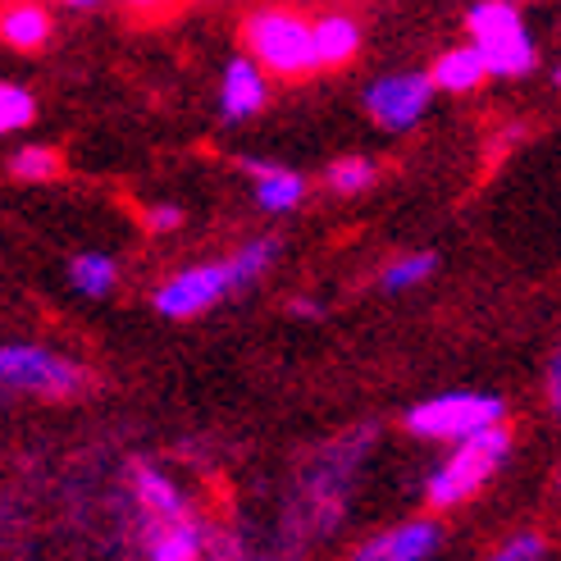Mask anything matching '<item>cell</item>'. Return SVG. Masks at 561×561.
<instances>
[{"label": "cell", "instance_id": "4", "mask_svg": "<svg viewBox=\"0 0 561 561\" xmlns=\"http://www.w3.org/2000/svg\"><path fill=\"white\" fill-rule=\"evenodd\" d=\"M466 27H470V46H480L493 78H520L535 69V42H529L520 10L512 0H480V5H470Z\"/></svg>", "mask_w": 561, "mask_h": 561}, {"label": "cell", "instance_id": "7", "mask_svg": "<svg viewBox=\"0 0 561 561\" xmlns=\"http://www.w3.org/2000/svg\"><path fill=\"white\" fill-rule=\"evenodd\" d=\"M434 101V78L430 73H388L366 88V110L370 119L388 133H407L425 119Z\"/></svg>", "mask_w": 561, "mask_h": 561}, {"label": "cell", "instance_id": "9", "mask_svg": "<svg viewBox=\"0 0 561 561\" xmlns=\"http://www.w3.org/2000/svg\"><path fill=\"white\" fill-rule=\"evenodd\" d=\"M270 101V73L251 60V55H233L224 65V82H219V115L224 124H247L256 119Z\"/></svg>", "mask_w": 561, "mask_h": 561}, {"label": "cell", "instance_id": "21", "mask_svg": "<svg viewBox=\"0 0 561 561\" xmlns=\"http://www.w3.org/2000/svg\"><path fill=\"white\" fill-rule=\"evenodd\" d=\"M539 557H543V539L539 535H516V539L502 543L489 561H539Z\"/></svg>", "mask_w": 561, "mask_h": 561}, {"label": "cell", "instance_id": "31", "mask_svg": "<svg viewBox=\"0 0 561 561\" xmlns=\"http://www.w3.org/2000/svg\"><path fill=\"white\" fill-rule=\"evenodd\" d=\"M512 5H520V0H512Z\"/></svg>", "mask_w": 561, "mask_h": 561}, {"label": "cell", "instance_id": "22", "mask_svg": "<svg viewBox=\"0 0 561 561\" xmlns=\"http://www.w3.org/2000/svg\"><path fill=\"white\" fill-rule=\"evenodd\" d=\"M179 224H183V210L179 206H151L147 210V229L151 233H174Z\"/></svg>", "mask_w": 561, "mask_h": 561}, {"label": "cell", "instance_id": "14", "mask_svg": "<svg viewBox=\"0 0 561 561\" xmlns=\"http://www.w3.org/2000/svg\"><path fill=\"white\" fill-rule=\"evenodd\" d=\"M316 50H320V65L324 69H339L347 60H356V50H360V23L343 10H333V14H320L316 19Z\"/></svg>", "mask_w": 561, "mask_h": 561}, {"label": "cell", "instance_id": "15", "mask_svg": "<svg viewBox=\"0 0 561 561\" xmlns=\"http://www.w3.org/2000/svg\"><path fill=\"white\" fill-rule=\"evenodd\" d=\"M69 288L78 297H110L119 288V265L115 256H105V251H78L69 261Z\"/></svg>", "mask_w": 561, "mask_h": 561}, {"label": "cell", "instance_id": "25", "mask_svg": "<svg viewBox=\"0 0 561 561\" xmlns=\"http://www.w3.org/2000/svg\"><path fill=\"white\" fill-rule=\"evenodd\" d=\"M293 316H311V320H316V316H320V306H316L311 297H297V301H293Z\"/></svg>", "mask_w": 561, "mask_h": 561}, {"label": "cell", "instance_id": "28", "mask_svg": "<svg viewBox=\"0 0 561 561\" xmlns=\"http://www.w3.org/2000/svg\"><path fill=\"white\" fill-rule=\"evenodd\" d=\"M557 88H561V69H557Z\"/></svg>", "mask_w": 561, "mask_h": 561}, {"label": "cell", "instance_id": "30", "mask_svg": "<svg viewBox=\"0 0 561 561\" xmlns=\"http://www.w3.org/2000/svg\"><path fill=\"white\" fill-rule=\"evenodd\" d=\"M10 5H23V0H10Z\"/></svg>", "mask_w": 561, "mask_h": 561}, {"label": "cell", "instance_id": "29", "mask_svg": "<svg viewBox=\"0 0 561 561\" xmlns=\"http://www.w3.org/2000/svg\"><path fill=\"white\" fill-rule=\"evenodd\" d=\"M261 561H278V557H261Z\"/></svg>", "mask_w": 561, "mask_h": 561}, {"label": "cell", "instance_id": "18", "mask_svg": "<svg viewBox=\"0 0 561 561\" xmlns=\"http://www.w3.org/2000/svg\"><path fill=\"white\" fill-rule=\"evenodd\" d=\"M434 256L430 251H415V256H398V261H388L383 265V274H379V288L383 293H411V288H420L425 278L434 274Z\"/></svg>", "mask_w": 561, "mask_h": 561}, {"label": "cell", "instance_id": "10", "mask_svg": "<svg viewBox=\"0 0 561 561\" xmlns=\"http://www.w3.org/2000/svg\"><path fill=\"white\" fill-rule=\"evenodd\" d=\"M202 557H206V529L192 512L179 520L147 525V561H202Z\"/></svg>", "mask_w": 561, "mask_h": 561}, {"label": "cell", "instance_id": "5", "mask_svg": "<svg viewBox=\"0 0 561 561\" xmlns=\"http://www.w3.org/2000/svg\"><path fill=\"white\" fill-rule=\"evenodd\" d=\"M0 383L10 392H27V398H46V402H65L78 398L88 388V370L78 360L37 347V343H5L0 347Z\"/></svg>", "mask_w": 561, "mask_h": 561}, {"label": "cell", "instance_id": "3", "mask_svg": "<svg viewBox=\"0 0 561 561\" xmlns=\"http://www.w3.org/2000/svg\"><path fill=\"white\" fill-rule=\"evenodd\" d=\"M502 411L507 407L493 392H438V398H425L407 411V434L457 447L484 430H497Z\"/></svg>", "mask_w": 561, "mask_h": 561}, {"label": "cell", "instance_id": "12", "mask_svg": "<svg viewBox=\"0 0 561 561\" xmlns=\"http://www.w3.org/2000/svg\"><path fill=\"white\" fill-rule=\"evenodd\" d=\"M133 497H137V507L147 512V525L151 520H179L192 512L183 489L170 480V474H160L156 466H133Z\"/></svg>", "mask_w": 561, "mask_h": 561}, {"label": "cell", "instance_id": "16", "mask_svg": "<svg viewBox=\"0 0 561 561\" xmlns=\"http://www.w3.org/2000/svg\"><path fill=\"white\" fill-rule=\"evenodd\" d=\"M0 37H5V46H14V50H37V46H46V37H50V14H46V5H37V0L10 5L5 19H0Z\"/></svg>", "mask_w": 561, "mask_h": 561}, {"label": "cell", "instance_id": "19", "mask_svg": "<svg viewBox=\"0 0 561 561\" xmlns=\"http://www.w3.org/2000/svg\"><path fill=\"white\" fill-rule=\"evenodd\" d=\"M37 119V101L27 88H19V82H0V128L5 133H19Z\"/></svg>", "mask_w": 561, "mask_h": 561}, {"label": "cell", "instance_id": "17", "mask_svg": "<svg viewBox=\"0 0 561 561\" xmlns=\"http://www.w3.org/2000/svg\"><path fill=\"white\" fill-rule=\"evenodd\" d=\"M379 179V164L366 160V156H343V160H333L329 170H324V183L329 192H339V196H356V192H370Z\"/></svg>", "mask_w": 561, "mask_h": 561}, {"label": "cell", "instance_id": "23", "mask_svg": "<svg viewBox=\"0 0 561 561\" xmlns=\"http://www.w3.org/2000/svg\"><path fill=\"white\" fill-rule=\"evenodd\" d=\"M548 407H552V415H561V343L548 360Z\"/></svg>", "mask_w": 561, "mask_h": 561}, {"label": "cell", "instance_id": "11", "mask_svg": "<svg viewBox=\"0 0 561 561\" xmlns=\"http://www.w3.org/2000/svg\"><path fill=\"white\" fill-rule=\"evenodd\" d=\"M247 174H251V196L265 215H288L306 202V179L284 170V164H265V160H247Z\"/></svg>", "mask_w": 561, "mask_h": 561}, {"label": "cell", "instance_id": "27", "mask_svg": "<svg viewBox=\"0 0 561 561\" xmlns=\"http://www.w3.org/2000/svg\"><path fill=\"white\" fill-rule=\"evenodd\" d=\"M557 493H561V470H557Z\"/></svg>", "mask_w": 561, "mask_h": 561}, {"label": "cell", "instance_id": "13", "mask_svg": "<svg viewBox=\"0 0 561 561\" xmlns=\"http://www.w3.org/2000/svg\"><path fill=\"white\" fill-rule=\"evenodd\" d=\"M430 78H434V92H474L484 78H493L489 73V65H484V55H480V46H453V50H443L438 60H434V69H430Z\"/></svg>", "mask_w": 561, "mask_h": 561}, {"label": "cell", "instance_id": "1", "mask_svg": "<svg viewBox=\"0 0 561 561\" xmlns=\"http://www.w3.org/2000/svg\"><path fill=\"white\" fill-rule=\"evenodd\" d=\"M242 46L274 78H306L324 69L316 50V19H301L297 10H284V5L251 14L242 23Z\"/></svg>", "mask_w": 561, "mask_h": 561}, {"label": "cell", "instance_id": "20", "mask_svg": "<svg viewBox=\"0 0 561 561\" xmlns=\"http://www.w3.org/2000/svg\"><path fill=\"white\" fill-rule=\"evenodd\" d=\"M10 174H14L19 183H46V179L60 174V156H55L50 147H23V151H14V160H10Z\"/></svg>", "mask_w": 561, "mask_h": 561}, {"label": "cell", "instance_id": "6", "mask_svg": "<svg viewBox=\"0 0 561 561\" xmlns=\"http://www.w3.org/2000/svg\"><path fill=\"white\" fill-rule=\"evenodd\" d=\"M229 293H242V284H238L233 256H224V261H202V265H187V270L170 274L156 288L151 306L164 320H196V316L215 311Z\"/></svg>", "mask_w": 561, "mask_h": 561}, {"label": "cell", "instance_id": "2", "mask_svg": "<svg viewBox=\"0 0 561 561\" xmlns=\"http://www.w3.org/2000/svg\"><path fill=\"white\" fill-rule=\"evenodd\" d=\"M512 457V434L507 425H497V430H484V434H474L466 443H457L453 453H447L434 470H430V480H425V502L434 512H453L461 507V502H470L474 493H480L493 474L502 470V461Z\"/></svg>", "mask_w": 561, "mask_h": 561}, {"label": "cell", "instance_id": "24", "mask_svg": "<svg viewBox=\"0 0 561 561\" xmlns=\"http://www.w3.org/2000/svg\"><path fill=\"white\" fill-rule=\"evenodd\" d=\"M128 5L137 14H160V10H170V0H128Z\"/></svg>", "mask_w": 561, "mask_h": 561}, {"label": "cell", "instance_id": "26", "mask_svg": "<svg viewBox=\"0 0 561 561\" xmlns=\"http://www.w3.org/2000/svg\"><path fill=\"white\" fill-rule=\"evenodd\" d=\"M69 5H78V10H88V5H96V0H69Z\"/></svg>", "mask_w": 561, "mask_h": 561}, {"label": "cell", "instance_id": "8", "mask_svg": "<svg viewBox=\"0 0 561 561\" xmlns=\"http://www.w3.org/2000/svg\"><path fill=\"white\" fill-rule=\"evenodd\" d=\"M443 548V525L420 516V520H402L392 529H379L366 543H356L347 561H430Z\"/></svg>", "mask_w": 561, "mask_h": 561}]
</instances>
